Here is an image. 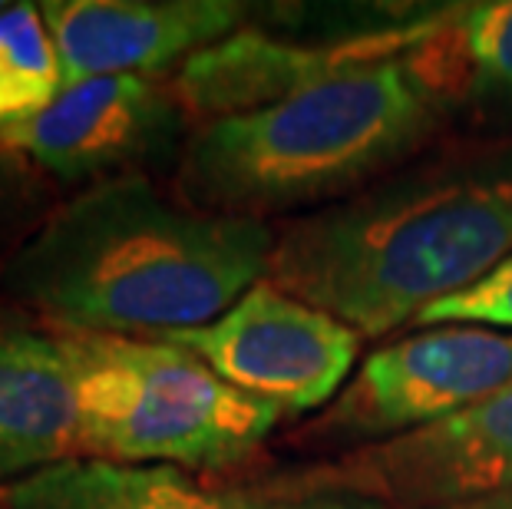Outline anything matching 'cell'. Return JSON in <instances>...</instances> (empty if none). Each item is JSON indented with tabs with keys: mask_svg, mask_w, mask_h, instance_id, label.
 Wrapping results in <instances>:
<instances>
[{
	"mask_svg": "<svg viewBox=\"0 0 512 509\" xmlns=\"http://www.w3.org/2000/svg\"><path fill=\"white\" fill-rule=\"evenodd\" d=\"M4 509H252L245 490L205 486L166 463L70 457L10 483Z\"/></svg>",
	"mask_w": 512,
	"mask_h": 509,
	"instance_id": "obj_13",
	"label": "cell"
},
{
	"mask_svg": "<svg viewBox=\"0 0 512 509\" xmlns=\"http://www.w3.org/2000/svg\"><path fill=\"white\" fill-rule=\"evenodd\" d=\"M443 126L400 57L364 60L268 110L202 123L176 186L205 212H318L407 166Z\"/></svg>",
	"mask_w": 512,
	"mask_h": 509,
	"instance_id": "obj_3",
	"label": "cell"
},
{
	"mask_svg": "<svg viewBox=\"0 0 512 509\" xmlns=\"http://www.w3.org/2000/svg\"><path fill=\"white\" fill-rule=\"evenodd\" d=\"M486 503H493V506H499V509H512V493L496 496V500H486Z\"/></svg>",
	"mask_w": 512,
	"mask_h": 509,
	"instance_id": "obj_17",
	"label": "cell"
},
{
	"mask_svg": "<svg viewBox=\"0 0 512 509\" xmlns=\"http://www.w3.org/2000/svg\"><path fill=\"white\" fill-rule=\"evenodd\" d=\"M275 245L268 222L195 209L123 176L53 209L10 255L0 295L60 334L166 338L222 318L268 278Z\"/></svg>",
	"mask_w": 512,
	"mask_h": 509,
	"instance_id": "obj_1",
	"label": "cell"
},
{
	"mask_svg": "<svg viewBox=\"0 0 512 509\" xmlns=\"http://www.w3.org/2000/svg\"><path fill=\"white\" fill-rule=\"evenodd\" d=\"M235 0H47L63 90L96 77H149L235 34Z\"/></svg>",
	"mask_w": 512,
	"mask_h": 509,
	"instance_id": "obj_9",
	"label": "cell"
},
{
	"mask_svg": "<svg viewBox=\"0 0 512 509\" xmlns=\"http://www.w3.org/2000/svg\"><path fill=\"white\" fill-rule=\"evenodd\" d=\"M76 453V394L60 334L0 321V476H27Z\"/></svg>",
	"mask_w": 512,
	"mask_h": 509,
	"instance_id": "obj_12",
	"label": "cell"
},
{
	"mask_svg": "<svg viewBox=\"0 0 512 509\" xmlns=\"http://www.w3.org/2000/svg\"><path fill=\"white\" fill-rule=\"evenodd\" d=\"M80 453L113 463L225 470L265 443L281 410L225 384L192 351L152 338L60 334Z\"/></svg>",
	"mask_w": 512,
	"mask_h": 509,
	"instance_id": "obj_4",
	"label": "cell"
},
{
	"mask_svg": "<svg viewBox=\"0 0 512 509\" xmlns=\"http://www.w3.org/2000/svg\"><path fill=\"white\" fill-rule=\"evenodd\" d=\"M63 93L60 57L40 4L0 10V129L30 123Z\"/></svg>",
	"mask_w": 512,
	"mask_h": 509,
	"instance_id": "obj_14",
	"label": "cell"
},
{
	"mask_svg": "<svg viewBox=\"0 0 512 509\" xmlns=\"http://www.w3.org/2000/svg\"><path fill=\"white\" fill-rule=\"evenodd\" d=\"M0 10H4V4H0Z\"/></svg>",
	"mask_w": 512,
	"mask_h": 509,
	"instance_id": "obj_19",
	"label": "cell"
},
{
	"mask_svg": "<svg viewBox=\"0 0 512 509\" xmlns=\"http://www.w3.org/2000/svg\"><path fill=\"white\" fill-rule=\"evenodd\" d=\"M420 17L423 14H413L367 34L324 43L235 30L212 47L192 53L172 80V93L182 110L199 116L202 123L268 110L351 63L403 57Z\"/></svg>",
	"mask_w": 512,
	"mask_h": 509,
	"instance_id": "obj_10",
	"label": "cell"
},
{
	"mask_svg": "<svg viewBox=\"0 0 512 509\" xmlns=\"http://www.w3.org/2000/svg\"><path fill=\"white\" fill-rule=\"evenodd\" d=\"M463 509H499V506H493V503H476V506H463Z\"/></svg>",
	"mask_w": 512,
	"mask_h": 509,
	"instance_id": "obj_18",
	"label": "cell"
},
{
	"mask_svg": "<svg viewBox=\"0 0 512 509\" xmlns=\"http://www.w3.org/2000/svg\"><path fill=\"white\" fill-rule=\"evenodd\" d=\"M400 60L446 126L512 133V0L427 10Z\"/></svg>",
	"mask_w": 512,
	"mask_h": 509,
	"instance_id": "obj_11",
	"label": "cell"
},
{
	"mask_svg": "<svg viewBox=\"0 0 512 509\" xmlns=\"http://www.w3.org/2000/svg\"><path fill=\"white\" fill-rule=\"evenodd\" d=\"M512 258V143L410 159L278 232L268 281L361 338L413 324Z\"/></svg>",
	"mask_w": 512,
	"mask_h": 509,
	"instance_id": "obj_2",
	"label": "cell"
},
{
	"mask_svg": "<svg viewBox=\"0 0 512 509\" xmlns=\"http://www.w3.org/2000/svg\"><path fill=\"white\" fill-rule=\"evenodd\" d=\"M152 341L192 351L225 384L265 400L281 414H304L328 404L347 381L361 348L354 328L281 291L268 278L212 324Z\"/></svg>",
	"mask_w": 512,
	"mask_h": 509,
	"instance_id": "obj_6",
	"label": "cell"
},
{
	"mask_svg": "<svg viewBox=\"0 0 512 509\" xmlns=\"http://www.w3.org/2000/svg\"><path fill=\"white\" fill-rule=\"evenodd\" d=\"M433 324H479L493 331H512V258H506L479 285L423 311L413 328H433Z\"/></svg>",
	"mask_w": 512,
	"mask_h": 509,
	"instance_id": "obj_15",
	"label": "cell"
},
{
	"mask_svg": "<svg viewBox=\"0 0 512 509\" xmlns=\"http://www.w3.org/2000/svg\"><path fill=\"white\" fill-rule=\"evenodd\" d=\"M252 509H390L361 493L334 490V486L304 483L298 476H281L268 486L245 490Z\"/></svg>",
	"mask_w": 512,
	"mask_h": 509,
	"instance_id": "obj_16",
	"label": "cell"
},
{
	"mask_svg": "<svg viewBox=\"0 0 512 509\" xmlns=\"http://www.w3.org/2000/svg\"><path fill=\"white\" fill-rule=\"evenodd\" d=\"M185 119L172 86L149 77H96L67 86L30 123L0 129V146L27 153L63 182L143 176L185 149Z\"/></svg>",
	"mask_w": 512,
	"mask_h": 509,
	"instance_id": "obj_8",
	"label": "cell"
},
{
	"mask_svg": "<svg viewBox=\"0 0 512 509\" xmlns=\"http://www.w3.org/2000/svg\"><path fill=\"white\" fill-rule=\"evenodd\" d=\"M512 387V331L433 324L380 348L298 440L347 450L380 443Z\"/></svg>",
	"mask_w": 512,
	"mask_h": 509,
	"instance_id": "obj_5",
	"label": "cell"
},
{
	"mask_svg": "<svg viewBox=\"0 0 512 509\" xmlns=\"http://www.w3.org/2000/svg\"><path fill=\"white\" fill-rule=\"evenodd\" d=\"M390 509H463L512 493V387L400 437L291 473Z\"/></svg>",
	"mask_w": 512,
	"mask_h": 509,
	"instance_id": "obj_7",
	"label": "cell"
}]
</instances>
